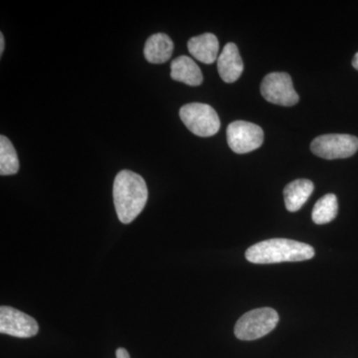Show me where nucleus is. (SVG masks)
<instances>
[{"instance_id":"obj_1","label":"nucleus","mask_w":358,"mask_h":358,"mask_svg":"<svg viewBox=\"0 0 358 358\" xmlns=\"http://www.w3.org/2000/svg\"><path fill=\"white\" fill-rule=\"evenodd\" d=\"M113 196L120 221L124 224L133 222L147 204V183L143 176L134 171H120L115 178Z\"/></svg>"},{"instance_id":"obj_2","label":"nucleus","mask_w":358,"mask_h":358,"mask_svg":"<svg viewBox=\"0 0 358 358\" xmlns=\"http://www.w3.org/2000/svg\"><path fill=\"white\" fill-rule=\"evenodd\" d=\"M315 253V249L310 245L275 238L250 247L245 257L249 262L254 264H275L310 260Z\"/></svg>"},{"instance_id":"obj_3","label":"nucleus","mask_w":358,"mask_h":358,"mask_svg":"<svg viewBox=\"0 0 358 358\" xmlns=\"http://www.w3.org/2000/svg\"><path fill=\"white\" fill-rule=\"evenodd\" d=\"M279 322L272 308H261L242 315L235 324L234 334L241 341H255L270 334Z\"/></svg>"},{"instance_id":"obj_4","label":"nucleus","mask_w":358,"mask_h":358,"mask_svg":"<svg viewBox=\"0 0 358 358\" xmlns=\"http://www.w3.org/2000/svg\"><path fill=\"white\" fill-rule=\"evenodd\" d=\"M179 115L186 128L202 138L214 136L220 129L217 113L207 103H187L179 110Z\"/></svg>"},{"instance_id":"obj_5","label":"nucleus","mask_w":358,"mask_h":358,"mask_svg":"<svg viewBox=\"0 0 358 358\" xmlns=\"http://www.w3.org/2000/svg\"><path fill=\"white\" fill-rule=\"evenodd\" d=\"M310 150L313 155L322 159H346L357 152L358 138L350 134H324L312 141Z\"/></svg>"},{"instance_id":"obj_6","label":"nucleus","mask_w":358,"mask_h":358,"mask_svg":"<svg viewBox=\"0 0 358 358\" xmlns=\"http://www.w3.org/2000/svg\"><path fill=\"white\" fill-rule=\"evenodd\" d=\"M261 93L266 101L275 105L292 107L299 102L292 78L287 73L275 72L264 78Z\"/></svg>"},{"instance_id":"obj_7","label":"nucleus","mask_w":358,"mask_h":358,"mask_svg":"<svg viewBox=\"0 0 358 358\" xmlns=\"http://www.w3.org/2000/svg\"><path fill=\"white\" fill-rule=\"evenodd\" d=\"M227 141L233 152L248 154L263 145L264 131L253 122H233L227 128Z\"/></svg>"},{"instance_id":"obj_8","label":"nucleus","mask_w":358,"mask_h":358,"mask_svg":"<svg viewBox=\"0 0 358 358\" xmlns=\"http://www.w3.org/2000/svg\"><path fill=\"white\" fill-rule=\"evenodd\" d=\"M39 331L36 320L16 308H0V333L20 338H29Z\"/></svg>"},{"instance_id":"obj_9","label":"nucleus","mask_w":358,"mask_h":358,"mask_svg":"<svg viewBox=\"0 0 358 358\" xmlns=\"http://www.w3.org/2000/svg\"><path fill=\"white\" fill-rule=\"evenodd\" d=\"M217 68L225 83H234L239 79L243 73L244 64L236 44L228 43L224 46L217 59Z\"/></svg>"},{"instance_id":"obj_10","label":"nucleus","mask_w":358,"mask_h":358,"mask_svg":"<svg viewBox=\"0 0 358 358\" xmlns=\"http://www.w3.org/2000/svg\"><path fill=\"white\" fill-rule=\"evenodd\" d=\"M190 54L205 64H212L219 57V42L217 37L212 33H204L192 37L187 43Z\"/></svg>"},{"instance_id":"obj_11","label":"nucleus","mask_w":358,"mask_h":358,"mask_svg":"<svg viewBox=\"0 0 358 358\" xmlns=\"http://www.w3.org/2000/svg\"><path fill=\"white\" fill-rule=\"evenodd\" d=\"M171 68V76L174 81L193 87L199 86L203 82V75L199 65L187 56H179L174 59Z\"/></svg>"},{"instance_id":"obj_12","label":"nucleus","mask_w":358,"mask_h":358,"mask_svg":"<svg viewBox=\"0 0 358 358\" xmlns=\"http://www.w3.org/2000/svg\"><path fill=\"white\" fill-rule=\"evenodd\" d=\"M173 42L166 34L157 33L147 40L143 54L148 62L152 64L166 63L173 56Z\"/></svg>"},{"instance_id":"obj_13","label":"nucleus","mask_w":358,"mask_h":358,"mask_svg":"<svg viewBox=\"0 0 358 358\" xmlns=\"http://www.w3.org/2000/svg\"><path fill=\"white\" fill-rule=\"evenodd\" d=\"M313 189H315V185L308 179H296L289 183L284 189L287 210L289 212L300 210L303 205L310 199Z\"/></svg>"},{"instance_id":"obj_14","label":"nucleus","mask_w":358,"mask_h":358,"mask_svg":"<svg viewBox=\"0 0 358 358\" xmlns=\"http://www.w3.org/2000/svg\"><path fill=\"white\" fill-rule=\"evenodd\" d=\"M338 202L336 195H324L317 200L313 209L312 218L317 225L331 222L338 215Z\"/></svg>"},{"instance_id":"obj_15","label":"nucleus","mask_w":358,"mask_h":358,"mask_svg":"<svg viewBox=\"0 0 358 358\" xmlns=\"http://www.w3.org/2000/svg\"><path fill=\"white\" fill-rule=\"evenodd\" d=\"M20 171V159L11 141L0 136V174L13 176Z\"/></svg>"},{"instance_id":"obj_16","label":"nucleus","mask_w":358,"mask_h":358,"mask_svg":"<svg viewBox=\"0 0 358 358\" xmlns=\"http://www.w3.org/2000/svg\"><path fill=\"white\" fill-rule=\"evenodd\" d=\"M115 357L117 358H131L128 350L122 348H117V352H115Z\"/></svg>"},{"instance_id":"obj_17","label":"nucleus","mask_w":358,"mask_h":358,"mask_svg":"<svg viewBox=\"0 0 358 358\" xmlns=\"http://www.w3.org/2000/svg\"><path fill=\"white\" fill-rule=\"evenodd\" d=\"M4 51V36L2 33H0V55L3 54Z\"/></svg>"},{"instance_id":"obj_18","label":"nucleus","mask_w":358,"mask_h":358,"mask_svg":"<svg viewBox=\"0 0 358 358\" xmlns=\"http://www.w3.org/2000/svg\"><path fill=\"white\" fill-rule=\"evenodd\" d=\"M352 66L355 70L358 71V52L355 54V57H353Z\"/></svg>"}]
</instances>
